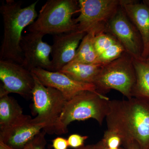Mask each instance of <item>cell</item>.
Here are the masks:
<instances>
[{
  "mask_svg": "<svg viewBox=\"0 0 149 149\" xmlns=\"http://www.w3.org/2000/svg\"><path fill=\"white\" fill-rule=\"evenodd\" d=\"M107 130L117 134L122 144L138 143L149 149V103L131 98L109 102L106 117Z\"/></svg>",
  "mask_w": 149,
  "mask_h": 149,
  "instance_id": "obj_1",
  "label": "cell"
},
{
  "mask_svg": "<svg viewBox=\"0 0 149 149\" xmlns=\"http://www.w3.org/2000/svg\"><path fill=\"white\" fill-rule=\"evenodd\" d=\"M38 1L25 7L21 2L6 0L0 7L3 23V37L0 50V60L10 61L22 65L23 55L20 47L22 33L38 16Z\"/></svg>",
  "mask_w": 149,
  "mask_h": 149,
  "instance_id": "obj_2",
  "label": "cell"
},
{
  "mask_svg": "<svg viewBox=\"0 0 149 149\" xmlns=\"http://www.w3.org/2000/svg\"><path fill=\"white\" fill-rule=\"evenodd\" d=\"M109 98L98 92L85 91L67 101L59 118L54 133L62 134L68 132V126L76 120L93 118L102 125L109 108Z\"/></svg>",
  "mask_w": 149,
  "mask_h": 149,
  "instance_id": "obj_3",
  "label": "cell"
},
{
  "mask_svg": "<svg viewBox=\"0 0 149 149\" xmlns=\"http://www.w3.org/2000/svg\"><path fill=\"white\" fill-rule=\"evenodd\" d=\"M77 12L78 1L48 0L41 8L36 20L28 27V30L44 36L77 30V24L72 17Z\"/></svg>",
  "mask_w": 149,
  "mask_h": 149,
  "instance_id": "obj_4",
  "label": "cell"
},
{
  "mask_svg": "<svg viewBox=\"0 0 149 149\" xmlns=\"http://www.w3.org/2000/svg\"><path fill=\"white\" fill-rule=\"evenodd\" d=\"M136 80L133 58L125 52L117 59L102 66L94 84L102 95L113 89L130 99Z\"/></svg>",
  "mask_w": 149,
  "mask_h": 149,
  "instance_id": "obj_5",
  "label": "cell"
},
{
  "mask_svg": "<svg viewBox=\"0 0 149 149\" xmlns=\"http://www.w3.org/2000/svg\"><path fill=\"white\" fill-rule=\"evenodd\" d=\"M32 92V109L36 117L30 122L46 125L44 130L49 134L54 133L56 124L60 116L67 100L60 91L45 86L37 77Z\"/></svg>",
  "mask_w": 149,
  "mask_h": 149,
  "instance_id": "obj_6",
  "label": "cell"
},
{
  "mask_svg": "<svg viewBox=\"0 0 149 149\" xmlns=\"http://www.w3.org/2000/svg\"><path fill=\"white\" fill-rule=\"evenodd\" d=\"M80 15L75 19L77 30L87 33L105 29L107 23L120 7V0H79Z\"/></svg>",
  "mask_w": 149,
  "mask_h": 149,
  "instance_id": "obj_7",
  "label": "cell"
},
{
  "mask_svg": "<svg viewBox=\"0 0 149 149\" xmlns=\"http://www.w3.org/2000/svg\"><path fill=\"white\" fill-rule=\"evenodd\" d=\"M0 96L16 93L25 98H32L35 85L33 73L21 64L0 60Z\"/></svg>",
  "mask_w": 149,
  "mask_h": 149,
  "instance_id": "obj_8",
  "label": "cell"
},
{
  "mask_svg": "<svg viewBox=\"0 0 149 149\" xmlns=\"http://www.w3.org/2000/svg\"><path fill=\"white\" fill-rule=\"evenodd\" d=\"M105 31L113 35L133 59H143V47L141 35L120 6L107 23Z\"/></svg>",
  "mask_w": 149,
  "mask_h": 149,
  "instance_id": "obj_9",
  "label": "cell"
},
{
  "mask_svg": "<svg viewBox=\"0 0 149 149\" xmlns=\"http://www.w3.org/2000/svg\"><path fill=\"white\" fill-rule=\"evenodd\" d=\"M44 35L29 32L22 36L20 47L23 55L22 65L31 71L35 68H41L52 71L50 55L52 46L43 40Z\"/></svg>",
  "mask_w": 149,
  "mask_h": 149,
  "instance_id": "obj_10",
  "label": "cell"
},
{
  "mask_svg": "<svg viewBox=\"0 0 149 149\" xmlns=\"http://www.w3.org/2000/svg\"><path fill=\"white\" fill-rule=\"evenodd\" d=\"M31 72L45 86L60 91L67 101L83 91L98 92L94 84L78 82L60 71H50L41 68H35Z\"/></svg>",
  "mask_w": 149,
  "mask_h": 149,
  "instance_id": "obj_11",
  "label": "cell"
},
{
  "mask_svg": "<svg viewBox=\"0 0 149 149\" xmlns=\"http://www.w3.org/2000/svg\"><path fill=\"white\" fill-rule=\"evenodd\" d=\"M85 32L75 30L53 35L52 71H60L74 59Z\"/></svg>",
  "mask_w": 149,
  "mask_h": 149,
  "instance_id": "obj_12",
  "label": "cell"
},
{
  "mask_svg": "<svg viewBox=\"0 0 149 149\" xmlns=\"http://www.w3.org/2000/svg\"><path fill=\"white\" fill-rule=\"evenodd\" d=\"M31 117L9 128L0 130V141L13 148L22 149L46 128L43 124L30 122Z\"/></svg>",
  "mask_w": 149,
  "mask_h": 149,
  "instance_id": "obj_13",
  "label": "cell"
},
{
  "mask_svg": "<svg viewBox=\"0 0 149 149\" xmlns=\"http://www.w3.org/2000/svg\"><path fill=\"white\" fill-rule=\"evenodd\" d=\"M120 6L141 35L142 58L146 60L149 54V8L143 2L132 0H120Z\"/></svg>",
  "mask_w": 149,
  "mask_h": 149,
  "instance_id": "obj_14",
  "label": "cell"
},
{
  "mask_svg": "<svg viewBox=\"0 0 149 149\" xmlns=\"http://www.w3.org/2000/svg\"><path fill=\"white\" fill-rule=\"evenodd\" d=\"M30 116L23 114L18 102L8 95L0 96V130H2Z\"/></svg>",
  "mask_w": 149,
  "mask_h": 149,
  "instance_id": "obj_15",
  "label": "cell"
},
{
  "mask_svg": "<svg viewBox=\"0 0 149 149\" xmlns=\"http://www.w3.org/2000/svg\"><path fill=\"white\" fill-rule=\"evenodd\" d=\"M102 65L99 63L87 64L72 61L60 71L78 82L94 84Z\"/></svg>",
  "mask_w": 149,
  "mask_h": 149,
  "instance_id": "obj_16",
  "label": "cell"
},
{
  "mask_svg": "<svg viewBox=\"0 0 149 149\" xmlns=\"http://www.w3.org/2000/svg\"><path fill=\"white\" fill-rule=\"evenodd\" d=\"M136 80L133 89L132 97L149 103V63L145 60L133 59Z\"/></svg>",
  "mask_w": 149,
  "mask_h": 149,
  "instance_id": "obj_17",
  "label": "cell"
},
{
  "mask_svg": "<svg viewBox=\"0 0 149 149\" xmlns=\"http://www.w3.org/2000/svg\"><path fill=\"white\" fill-rule=\"evenodd\" d=\"M104 30L94 29L86 34L81 41L72 61L87 64L97 63L98 56L94 46V39L96 34Z\"/></svg>",
  "mask_w": 149,
  "mask_h": 149,
  "instance_id": "obj_18",
  "label": "cell"
},
{
  "mask_svg": "<svg viewBox=\"0 0 149 149\" xmlns=\"http://www.w3.org/2000/svg\"><path fill=\"white\" fill-rule=\"evenodd\" d=\"M117 41L113 35L105 30L97 33L94 39V46L98 57Z\"/></svg>",
  "mask_w": 149,
  "mask_h": 149,
  "instance_id": "obj_19",
  "label": "cell"
},
{
  "mask_svg": "<svg viewBox=\"0 0 149 149\" xmlns=\"http://www.w3.org/2000/svg\"><path fill=\"white\" fill-rule=\"evenodd\" d=\"M125 52V49L118 41L98 57L97 63L104 65L117 59Z\"/></svg>",
  "mask_w": 149,
  "mask_h": 149,
  "instance_id": "obj_20",
  "label": "cell"
},
{
  "mask_svg": "<svg viewBox=\"0 0 149 149\" xmlns=\"http://www.w3.org/2000/svg\"><path fill=\"white\" fill-rule=\"evenodd\" d=\"M102 141L107 148L109 149L118 148L120 144H122V141L119 136L107 130L104 132Z\"/></svg>",
  "mask_w": 149,
  "mask_h": 149,
  "instance_id": "obj_21",
  "label": "cell"
},
{
  "mask_svg": "<svg viewBox=\"0 0 149 149\" xmlns=\"http://www.w3.org/2000/svg\"><path fill=\"white\" fill-rule=\"evenodd\" d=\"M46 133L44 130L41 131L22 149H45L47 144L45 138Z\"/></svg>",
  "mask_w": 149,
  "mask_h": 149,
  "instance_id": "obj_22",
  "label": "cell"
},
{
  "mask_svg": "<svg viewBox=\"0 0 149 149\" xmlns=\"http://www.w3.org/2000/svg\"><path fill=\"white\" fill-rule=\"evenodd\" d=\"M88 138L87 136H82L77 134H72L67 139L69 146L74 148H82L84 146L83 145L85 141Z\"/></svg>",
  "mask_w": 149,
  "mask_h": 149,
  "instance_id": "obj_23",
  "label": "cell"
},
{
  "mask_svg": "<svg viewBox=\"0 0 149 149\" xmlns=\"http://www.w3.org/2000/svg\"><path fill=\"white\" fill-rule=\"evenodd\" d=\"M54 149H68L69 147L67 139L62 137H57L52 141Z\"/></svg>",
  "mask_w": 149,
  "mask_h": 149,
  "instance_id": "obj_24",
  "label": "cell"
},
{
  "mask_svg": "<svg viewBox=\"0 0 149 149\" xmlns=\"http://www.w3.org/2000/svg\"><path fill=\"white\" fill-rule=\"evenodd\" d=\"M125 146L126 149H141L138 143L135 142L129 143Z\"/></svg>",
  "mask_w": 149,
  "mask_h": 149,
  "instance_id": "obj_25",
  "label": "cell"
},
{
  "mask_svg": "<svg viewBox=\"0 0 149 149\" xmlns=\"http://www.w3.org/2000/svg\"><path fill=\"white\" fill-rule=\"evenodd\" d=\"M106 146L104 145L103 141H101L95 144V149H106Z\"/></svg>",
  "mask_w": 149,
  "mask_h": 149,
  "instance_id": "obj_26",
  "label": "cell"
},
{
  "mask_svg": "<svg viewBox=\"0 0 149 149\" xmlns=\"http://www.w3.org/2000/svg\"><path fill=\"white\" fill-rule=\"evenodd\" d=\"M0 149H16L13 148L8 146L6 144L0 141Z\"/></svg>",
  "mask_w": 149,
  "mask_h": 149,
  "instance_id": "obj_27",
  "label": "cell"
},
{
  "mask_svg": "<svg viewBox=\"0 0 149 149\" xmlns=\"http://www.w3.org/2000/svg\"><path fill=\"white\" fill-rule=\"evenodd\" d=\"M95 145H91L83 146L78 149H95Z\"/></svg>",
  "mask_w": 149,
  "mask_h": 149,
  "instance_id": "obj_28",
  "label": "cell"
},
{
  "mask_svg": "<svg viewBox=\"0 0 149 149\" xmlns=\"http://www.w3.org/2000/svg\"><path fill=\"white\" fill-rule=\"evenodd\" d=\"M142 2L149 8V0H143Z\"/></svg>",
  "mask_w": 149,
  "mask_h": 149,
  "instance_id": "obj_29",
  "label": "cell"
},
{
  "mask_svg": "<svg viewBox=\"0 0 149 149\" xmlns=\"http://www.w3.org/2000/svg\"><path fill=\"white\" fill-rule=\"evenodd\" d=\"M146 61L148 63H149V54L148 56V58H147L146 59Z\"/></svg>",
  "mask_w": 149,
  "mask_h": 149,
  "instance_id": "obj_30",
  "label": "cell"
},
{
  "mask_svg": "<svg viewBox=\"0 0 149 149\" xmlns=\"http://www.w3.org/2000/svg\"><path fill=\"white\" fill-rule=\"evenodd\" d=\"M106 149H119V148H115V149H109V148H107V147H106Z\"/></svg>",
  "mask_w": 149,
  "mask_h": 149,
  "instance_id": "obj_31",
  "label": "cell"
}]
</instances>
